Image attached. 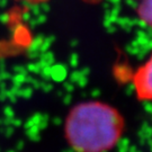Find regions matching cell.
I'll return each instance as SVG.
<instances>
[{
  "label": "cell",
  "mask_w": 152,
  "mask_h": 152,
  "mask_svg": "<svg viewBox=\"0 0 152 152\" xmlns=\"http://www.w3.org/2000/svg\"><path fill=\"white\" fill-rule=\"evenodd\" d=\"M125 122L108 104L90 100L76 105L64 123L65 139L75 152H107L120 142Z\"/></svg>",
  "instance_id": "obj_1"
},
{
  "label": "cell",
  "mask_w": 152,
  "mask_h": 152,
  "mask_svg": "<svg viewBox=\"0 0 152 152\" xmlns=\"http://www.w3.org/2000/svg\"><path fill=\"white\" fill-rule=\"evenodd\" d=\"M132 82L139 100L152 102V53L150 58L136 69Z\"/></svg>",
  "instance_id": "obj_2"
},
{
  "label": "cell",
  "mask_w": 152,
  "mask_h": 152,
  "mask_svg": "<svg viewBox=\"0 0 152 152\" xmlns=\"http://www.w3.org/2000/svg\"><path fill=\"white\" fill-rule=\"evenodd\" d=\"M137 15L142 23L152 28V0H143L137 8Z\"/></svg>",
  "instance_id": "obj_3"
}]
</instances>
